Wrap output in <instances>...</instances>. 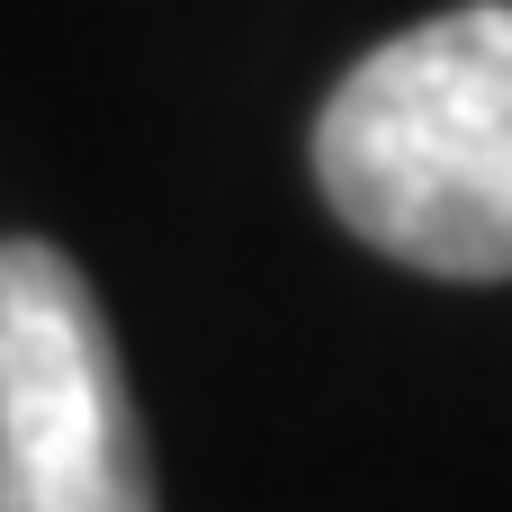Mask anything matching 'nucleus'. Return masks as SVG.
Returning a JSON list of instances; mask_svg holds the SVG:
<instances>
[{"mask_svg": "<svg viewBox=\"0 0 512 512\" xmlns=\"http://www.w3.org/2000/svg\"><path fill=\"white\" fill-rule=\"evenodd\" d=\"M324 207L423 279H512V0L441 9L315 117Z\"/></svg>", "mask_w": 512, "mask_h": 512, "instance_id": "1", "label": "nucleus"}, {"mask_svg": "<svg viewBox=\"0 0 512 512\" xmlns=\"http://www.w3.org/2000/svg\"><path fill=\"white\" fill-rule=\"evenodd\" d=\"M0 512H162L117 333L36 234L0 243Z\"/></svg>", "mask_w": 512, "mask_h": 512, "instance_id": "2", "label": "nucleus"}]
</instances>
